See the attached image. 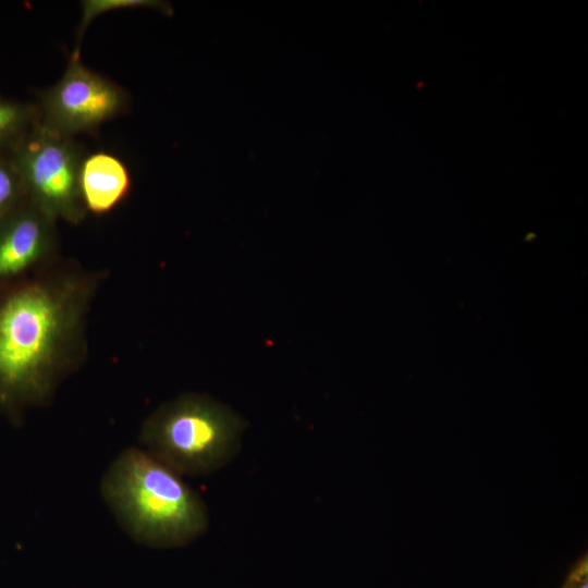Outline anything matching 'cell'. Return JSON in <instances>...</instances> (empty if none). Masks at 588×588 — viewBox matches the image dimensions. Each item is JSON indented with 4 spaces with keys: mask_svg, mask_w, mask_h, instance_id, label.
Instances as JSON below:
<instances>
[{
    "mask_svg": "<svg viewBox=\"0 0 588 588\" xmlns=\"http://www.w3.org/2000/svg\"><path fill=\"white\" fill-rule=\"evenodd\" d=\"M98 275L47 273L0 297V412L46 405L82 363Z\"/></svg>",
    "mask_w": 588,
    "mask_h": 588,
    "instance_id": "1",
    "label": "cell"
},
{
    "mask_svg": "<svg viewBox=\"0 0 588 588\" xmlns=\"http://www.w3.org/2000/svg\"><path fill=\"white\" fill-rule=\"evenodd\" d=\"M100 491L117 523L140 544L184 547L208 529L201 497L146 450H123L102 476Z\"/></svg>",
    "mask_w": 588,
    "mask_h": 588,
    "instance_id": "2",
    "label": "cell"
},
{
    "mask_svg": "<svg viewBox=\"0 0 588 588\" xmlns=\"http://www.w3.org/2000/svg\"><path fill=\"white\" fill-rule=\"evenodd\" d=\"M246 427L229 406L198 393H184L143 422L145 450L179 475H208L229 464Z\"/></svg>",
    "mask_w": 588,
    "mask_h": 588,
    "instance_id": "3",
    "label": "cell"
},
{
    "mask_svg": "<svg viewBox=\"0 0 588 588\" xmlns=\"http://www.w3.org/2000/svg\"><path fill=\"white\" fill-rule=\"evenodd\" d=\"M27 200L46 215L77 224L84 207L79 173L85 154L74 138L50 131L39 122L9 152Z\"/></svg>",
    "mask_w": 588,
    "mask_h": 588,
    "instance_id": "4",
    "label": "cell"
},
{
    "mask_svg": "<svg viewBox=\"0 0 588 588\" xmlns=\"http://www.w3.org/2000/svg\"><path fill=\"white\" fill-rule=\"evenodd\" d=\"M128 102L126 90L87 68L75 47L61 78L40 95L39 123L74 138L122 114Z\"/></svg>",
    "mask_w": 588,
    "mask_h": 588,
    "instance_id": "5",
    "label": "cell"
},
{
    "mask_svg": "<svg viewBox=\"0 0 588 588\" xmlns=\"http://www.w3.org/2000/svg\"><path fill=\"white\" fill-rule=\"evenodd\" d=\"M56 223L27 199L0 218V280L14 278L54 254Z\"/></svg>",
    "mask_w": 588,
    "mask_h": 588,
    "instance_id": "6",
    "label": "cell"
},
{
    "mask_svg": "<svg viewBox=\"0 0 588 588\" xmlns=\"http://www.w3.org/2000/svg\"><path fill=\"white\" fill-rule=\"evenodd\" d=\"M79 188L87 212L108 213L127 197L131 189L130 172L115 156L98 151L85 156Z\"/></svg>",
    "mask_w": 588,
    "mask_h": 588,
    "instance_id": "7",
    "label": "cell"
},
{
    "mask_svg": "<svg viewBox=\"0 0 588 588\" xmlns=\"http://www.w3.org/2000/svg\"><path fill=\"white\" fill-rule=\"evenodd\" d=\"M38 122L37 105L0 98V152H10Z\"/></svg>",
    "mask_w": 588,
    "mask_h": 588,
    "instance_id": "8",
    "label": "cell"
},
{
    "mask_svg": "<svg viewBox=\"0 0 588 588\" xmlns=\"http://www.w3.org/2000/svg\"><path fill=\"white\" fill-rule=\"evenodd\" d=\"M82 15L77 28L81 41L90 22L97 16L120 9L149 8L169 12V5L155 0H84L82 1Z\"/></svg>",
    "mask_w": 588,
    "mask_h": 588,
    "instance_id": "9",
    "label": "cell"
},
{
    "mask_svg": "<svg viewBox=\"0 0 588 588\" xmlns=\"http://www.w3.org/2000/svg\"><path fill=\"white\" fill-rule=\"evenodd\" d=\"M26 199L22 181L9 152H0V218Z\"/></svg>",
    "mask_w": 588,
    "mask_h": 588,
    "instance_id": "10",
    "label": "cell"
},
{
    "mask_svg": "<svg viewBox=\"0 0 588 588\" xmlns=\"http://www.w3.org/2000/svg\"><path fill=\"white\" fill-rule=\"evenodd\" d=\"M587 559H583L571 572L563 588H587Z\"/></svg>",
    "mask_w": 588,
    "mask_h": 588,
    "instance_id": "11",
    "label": "cell"
}]
</instances>
